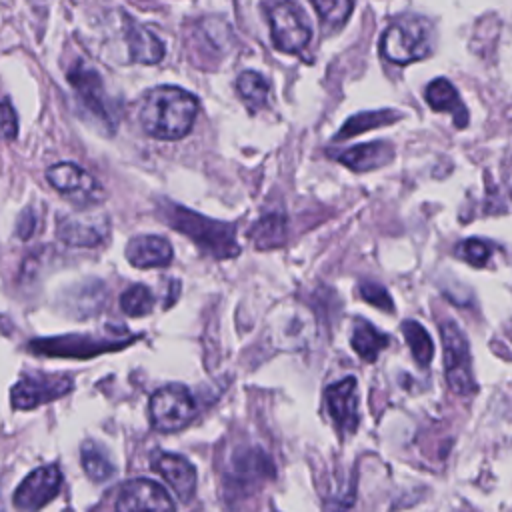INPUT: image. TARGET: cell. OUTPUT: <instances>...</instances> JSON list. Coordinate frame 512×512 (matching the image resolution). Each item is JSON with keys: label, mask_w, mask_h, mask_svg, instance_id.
Masks as SVG:
<instances>
[{"label": "cell", "mask_w": 512, "mask_h": 512, "mask_svg": "<svg viewBox=\"0 0 512 512\" xmlns=\"http://www.w3.org/2000/svg\"><path fill=\"white\" fill-rule=\"evenodd\" d=\"M34 348H42V354H50V356H86V354H98L100 350L118 348V344L104 338L92 340L90 336H68V338L50 340V342L48 340L36 342Z\"/></svg>", "instance_id": "ffe728a7"}, {"label": "cell", "mask_w": 512, "mask_h": 512, "mask_svg": "<svg viewBox=\"0 0 512 512\" xmlns=\"http://www.w3.org/2000/svg\"><path fill=\"white\" fill-rule=\"evenodd\" d=\"M250 238L256 248L270 250L282 246L286 240V220L280 214H266L250 230Z\"/></svg>", "instance_id": "603a6c76"}, {"label": "cell", "mask_w": 512, "mask_h": 512, "mask_svg": "<svg viewBox=\"0 0 512 512\" xmlns=\"http://www.w3.org/2000/svg\"><path fill=\"white\" fill-rule=\"evenodd\" d=\"M72 380L68 376H54V374H34L22 378L12 388V406L18 410L36 408L44 402L56 400L70 392Z\"/></svg>", "instance_id": "9c48e42d"}, {"label": "cell", "mask_w": 512, "mask_h": 512, "mask_svg": "<svg viewBox=\"0 0 512 512\" xmlns=\"http://www.w3.org/2000/svg\"><path fill=\"white\" fill-rule=\"evenodd\" d=\"M440 332H442V346H444L446 380L450 390L462 396L472 394L476 384L472 376L470 348L462 330L454 322H444L440 326Z\"/></svg>", "instance_id": "52a82bcc"}, {"label": "cell", "mask_w": 512, "mask_h": 512, "mask_svg": "<svg viewBox=\"0 0 512 512\" xmlns=\"http://www.w3.org/2000/svg\"><path fill=\"white\" fill-rule=\"evenodd\" d=\"M402 114L398 110H370V112H358L354 116H350L342 128L338 130L336 134V140H342V138H350V136H356V134H362V132H368L372 128H378V126H386V124H392L396 120H400Z\"/></svg>", "instance_id": "7402d4cb"}, {"label": "cell", "mask_w": 512, "mask_h": 512, "mask_svg": "<svg viewBox=\"0 0 512 512\" xmlns=\"http://www.w3.org/2000/svg\"><path fill=\"white\" fill-rule=\"evenodd\" d=\"M426 102L436 112H448L454 118V124L458 128H464L468 124V112L464 102L460 100L456 88L446 78H436L426 86L424 92Z\"/></svg>", "instance_id": "ac0fdd59"}, {"label": "cell", "mask_w": 512, "mask_h": 512, "mask_svg": "<svg viewBox=\"0 0 512 512\" xmlns=\"http://www.w3.org/2000/svg\"><path fill=\"white\" fill-rule=\"evenodd\" d=\"M198 100L178 86H156L148 90L138 108V122L146 134L160 140L186 136L196 120Z\"/></svg>", "instance_id": "6da1fadb"}, {"label": "cell", "mask_w": 512, "mask_h": 512, "mask_svg": "<svg viewBox=\"0 0 512 512\" xmlns=\"http://www.w3.org/2000/svg\"><path fill=\"white\" fill-rule=\"evenodd\" d=\"M270 36L278 50L298 52L312 38V26L302 10L294 2H278L268 10Z\"/></svg>", "instance_id": "8992f818"}, {"label": "cell", "mask_w": 512, "mask_h": 512, "mask_svg": "<svg viewBox=\"0 0 512 512\" xmlns=\"http://www.w3.org/2000/svg\"><path fill=\"white\" fill-rule=\"evenodd\" d=\"M162 216L174 230L188 236L202 252L214 258H232L240 252L234 224L206 218L178 204H166Z\"/></svg>", "instance_id": "7a4b0ae2"}, {"label": "cell", "mask_w": 512, "mask_h": 512, "mask_svg": "<svg viewBox=\"0 0 512 512\" xmlns=\"http://www.w3.org/2000/svg\"><path fill=\"white\" fill-rule=\"evenodd\" d=\"M120 308L124 310V314L132 316V318L150 314L152 308H154V296H152V292L148 290V286L136 284V286H132V288H128V290L122 292V296H120Z\"/></svg>", "instance_id": "4316f807"}, {"label": "cell", "mask_w": 512, "mask_h": 512, "mask_svg": "<svg viewBox=\"0 0 512 512\" xmlns=\"http://www.w3.org/2000/svg\"><path fill=\"white\" fill-rule=\"evenodd\" d=\"M68 80H70L72 88L76 90L78 98L82 100V104L90 112L98 114L106 122L112 120L102 80L92 68H88L84 62H76V66L68 72Z\"/></svg>", "instance_id": "4fadbf2b"}, {"label": "cell", "mask_w": 512, "mask_h": 512, "mask_svg": "<svg viewBox=\"0 0 512 512\" xmlns=\"http://www.w3.org/2000/svg\"><path fill=\"white\" fill-rule=\"evenodd\" d=\"M126 258L136 268H162L172 262V246L162 236H136L126 246Z\"/></svg>", "instance_id": "9a60e30c"}, {"label": "cell", "mask_w": 512, "mask_h": 512, "mask_svg": "<svg viewBox=\"0 0 512 512\" xmlns=\"http://www.w3.org/2000/svg\"><path fill=\"white\" fill-rule=\"evenodd\" d=\"M152 468L172 486L182 502L192 498L196 488V470L184 456L158 452L152 458Z\"/></svg>", "instance_id": "5bb4252c"}, {"label": "cell", "mask_w": 512, "mask_h": 512, "mask_svg": "<svg viewBox=\"0 0 512 512\" xmlns=\"http://www.w3.org/2000/svg\"><path fill=\"white\" fill-rule=\"evenodd\" d=\"M312 6L316 8L318 16H320V24L324 32H336L344 26V22L348 20L354 4L346 2V0H314Z\"/></svg>", "instance_id": "484cf974"}, {"label": "cell", "mask_w": 512, "mask_h": 512, "mask_svg": "<svg viewBox=\"0 0 512 512\" xmlns=\"http://www.w3.org/2000/svg\"><path fill=\"white\" fill-rule=\"evenodd\" d=\"M116 512H176L170 494L150 478L126 482L116 500Z\"/></svg>", "instance_id": "ba28073f"}, {"label": "cell", "mask_w": 512, "mask_h": 512, "mask_svg": "<svg viewBox=\"0 0 512 512\" xmlns=\"http://www.w3.org/2000/svg\"><path fill=\"white\" fill-rule=\"evenodd\" d=\"M350 344L354 352L364 360H376L378 354L388 346V336L372 326L368 320H358L352 330Z\"/></svg>", "instance_id": "44dd1931"}, {"label": "cell", "mask_w": 512, "mask_h": 512, "mask_svg": "<svg viewBox=\"0 0 512 512\" xmlns=\"http://www.w3.org/2000/svg\"><path fill=\"white\" fill-rule=\"evenodd\" d=\"M236 90H238V94L242 96L244 104H246L252 112H256V110H260V108L266 106V102H268V92H270V84H268V80H266L260 72H256V70H244V72L238 76V80H236Z\"/></svg>", "instance_id": "cb8c5ba5"}, {"label": "cell", "mask_w": 512, "mask_h": 512, "mask_svg": "<svg viewBox=\"0 0 512 512\" xmlns=\"http://www.w3.org/2000/svg\"><path fill=\"white\" fill-rule=\"evenodd\" d=\"M458 252H460V256H462L468 264H472V266H484L486 260L490 258V246H488L486 242L478 240V238H468V240H464V242L460 244Z\"/></svg>", "instance_id": "f1b7e54d"}, {"label": "cell", "mask_w": 512, "mask_h": 512, "mask_svg": "<svg viewBox=\"0 0 512 512\" xmlns=\"http://www.w3.org/2000/svg\"><path fill=\"white\" fill-rule=\"evenodd\" d=\"M326 408L340 432L352 434L358 428V392L356 378L348 376L326 388Z\"/></svg>", "instance_id": "7c38bea8"}, {"label": "cell", "mask_w": 512, "mask_h": 512, "mask_svg": "<svg viewBox=\"0 0 512 512\" xmlns=\"http://www.w3.org/2000/svg\"><path fill=\"white\" fill-rule=\"evenodd\" d=\"M108 236V220L96 212H74L58 222V238L68 246L92 248Z\"/></svg>", "instance_id": "8fae6325"}, {"label": "cell", "mask_w": 512, "mask_h": 512, "mask_svg": "<svg viewBox=\"0 0 512 512\" xmlns=\"http://www.w3.org/2000/svg\"><path fill=\"white\" fill-rule=\"evenodd\" d=\"M126 42L130 60L142 64H156L164 58V44L162 40L150 32L146 26L128 18L126 22Z\"/></svg>", "instance_id": "2e32d148"}, {"label": "cell", "mask_w": 512, "mask_h": 512, "mask_svg": "<svg viewBox=\"0 0 512 512\" xmlns=\"http://www.w3.org/2000/svg\"><path fill=\"white\" fill-rule=\"evenodd\" d=\"M18 134V120L8 102H0V138L14 140Z\"/></svg>", "instance_id": "4dcf8cb0"}, {"label": "cell", "mask_w": 512, "mask_h": 512, "mask_svg": "<svg viewBox=\"0 0 512 512\" xmlns=\"http://www.w3.org/2000/svg\"><path fill=\"white\" fill-rule=\"evenodd\" d=\"M196 416V402L188 388L168 384L150 398V422L160 432H176Z\"/></svg>", "instance_id": "5b68a950"}, {"label": "cell", "mask_w": 512, "mask_h": 512, "mask_svg": "<svg viewBox=\"0 0 512 512\" xmlns=\"http://www.w3.org/2000/svg\"><path fill=\"white\" fill-rule=\"evenodd\" d=\"M60 484L62 472L58 466H40L20 482L14 492V504L22 510H38L60 492Z\"/></svg>", "instance_id": "30bf717a"}, {"label": "cell", "mask_w": 512, "mask_h": 512, "mask_svg": "<svg viewBox=\"0 0 512 512\" xmlns=\"http://www.w3.org/2000/svg\"><path fill=\"white\" fill-rule=\"evenodd\" d=\"M266 334L276 350H302L316 334V320L306 306L284 302L270 312Z\"/></svg>", "instance_id": "277c9868"}, {"label": "cell", "mask_w": 512, "mask_h": 512, "mask_svg": "<svg viewBox=\"0 0 512 512\" xmlns=\"http://www.w3.org/2000/svg\"><path fill=\"white\" fill-rule=\"evenodd\" d=\"M392 156H394V148L388 142L378 140V142L360 144V146L340 152L338 162H342L344 166H348L354 172H368V170L388 164L392 160Z\"/></svg>", "instance_id": "e0dca14e"}, {"label": "cell", "mask_w": 512, "mask_h": 512, "mask_svg": "<svg viewBox=\"0 0 512 512\" xmlns=\"http://www.w3.org/2000/svg\"><path fill=\"white\" fill-rule=\"evenodd\" d=\"M432 40V24L422 16L406 14L386 28L380 48L386 60L394 64H410L432 52Z\"/></svg>", "instance_id": "3957f363"}, {"label": "cell", "mask_w": 512, "mask_h": 512, "mask_svg": "<svg viewBox=\"0 0 512 512\" xmlns=\"http://www.w3.org/2000/svg\"><path fill=\"white\" fill-rule=\"evenodd\" d=\"M46 178L62 194L92 196L96 190V182L80 166H76L72 162H60V164L50 166L46 172Z\"/></svg>", "instance_id": "d6986e66"}, {"label": "cell", "mask_w": 512, "mask_h": 512, "mask_svg": "<svg viewBox=\"0 0 512 512\" xmlns=\"http://www.w3.org/2000/svg\"><path fill=\"white\" fill-rule=\"evenodd\" d=\"M360 296H362L368 304H372V306H376V308H380V310H384V312H392V310H394V302H392L390 294H388L386 288L380 286V284L362 282V284H360Z\"/></svg>", "instance_id": "f546056e"}, {"label": "cell", "mask_w": 512, "mask_h": 512, "mask_svg": "<svg viewBox=\"0 0 512 512\" xmlns=\"http://www.w3.org/2000/svg\"><path fill=\"white\" fill-rule=\"evenodd\" d=\"M400 330H402V334L406 338V344L412 350L414 360L420 366H428L432 356H434V344H432V338L428 336V332L424 330V326L418 324L416 320H404Z\"/></svg>", "instance_id": "d4e9b609"}, {"label": "cell", "mask_w": 512, "mask_h": 512, "mask_svg": "<svg viewBox=\"0 0 512 512\" xmlns=\"http://www.w3.org/2000/svg\"><path fill=\"white\" fill-rule=\"evenodd\" d=\"M82 466H84L86 474L96 482L110 478L114 472V466L108 460V456L100 450V446H96L92 442H86L82 446Z\"/></svg>", "instance_id": "83f0119b"}]
</instances>
